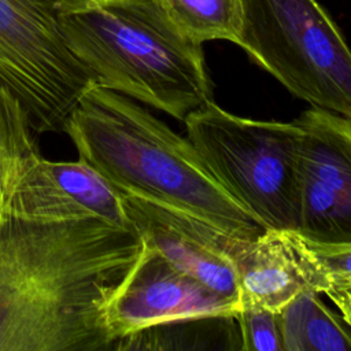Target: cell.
I'll return each mask as SVG.
<instances>
[{
    "instance_id": "obj_1",
    "label": "cell",
    "mask_w": 351,
    "mask_h": 351,
    "mask_svg": "<svg viewBox=\"0 0 351 351\" xmlns=\"http://www.w3.org/2000/svg\"><path fill=\"white\" fill-rule=\"evenodd\" d=\"M143 240L89 218L0 222V351L111 348L106 308Z\"/></svg>"
},
{
    "instance_id": "obj_2",
    "label": "cell",
    "mask_w": 351,
    "mask_h": 351,
    "mask_svg": "<svg viewBox=\"0 0 351 351\" xmlns=\"http://www.w3.org/2000/svg\"><path fill=\"white\" fill-rule=\"evenodd\" d=\"M63 132L117 191L184 210L237 237L262 228L214 178L186 137L138 101L93 82Z\"/></svg>"
},
{
    "instance_id": "obj_3",
    "label": "cell",
    "mask_w": 351,
    "mask_h": 351,
    "mask_svg": "<svg viewBox=\"0 0 351 351\" xmlns=\"http://www.w3.org/2000/svg\"><path fill=\"white\" fill-rule=\"evenodd\" d=\"M56 19L99 85L180 121L211 99L202 44L160 0H59Z\"/></svg>"
},
{
    "instance_id": "obj_4",
    "label": "cell",
    "mask_w": 351,
    "mask_h": 351,
    "mask_svg": "<svg viewBox=\"0 0 351 351\" xmlns=\"http://www.w3.org/2000/svg\"><path fill=\"white\" fill-rule=\"evenodd\" d=\"M219 185L265 229H298L302 129L234 115L211 99L184 119Z\"/></svg>"
},
{
    "instance_id": "obj_5",
    "label": "cell",
    "mask_w": 351,
    "mask_h": 351,
    "mask_svg": "<svg viewBox=\"0 0 351 351\" xmlns=\"http://www.w3.org/2000/svg\"><path fill=\"white\" fill-rule=\"evenodd\" d=\"M236 45L296 97L351 119V48L315 0H243Z\"/></svg>"
},
{
    "instance_id": "obj_6",
    "label": "cell",
    "mask_w": 351,
    "mask_h": 351,
    "mask_svg": "<svg viewBox=\"0 0 351 351\" xmlns=\"http://www.w3.org/2000/svg\"><path fill=\"white\" fill-rule=\"evenodd\" d=\"M59 0H0V82L26 108L37 134L63 132L95 82L56 19Z\"/></svg>"
},
{
    "instance_id": "obj_7",
    "label": "cell",
    "mask_w": 351,
    "mask_h": 351,
    "mask_svg": "<svg viewBox=\"0 0 351 351\" xmlns=\"http://www.w3.org/2000/svg\"><path fill=\"white\" fill-rule=\"evenodd\" d=\"M237 300L226 298L173 266L143 241L141 251L112 292L106 322L111 348L144 330L233 318Z\"/></svg>"
},
{
    "instance_id": "obj_8",
    "label": "cell",
    "mask_w": 351,
    "mask_h": 351,
    "mask_svg": "<svg viewBox=\"0 0 351 351\" xmlns=\"http://www.w3.org/2000/svg\"><path fill=\"white\" fill-rule=\"evenodd\" d=\"M302 129L296 232L315 244L351 243V119L310 107Z\"/></svg>"
},
{
    "instance_id": "obj_9",
    "label": "cell",
    "mask_w": 351,
    "mask_h": 351,
    "mask_svg": "<svg viewBox=\"0 0 351 351\" xmlns=\"http://www.w3.org/2000/svg\"><path fill=\"white\" fill-rule=\"evenodd\" d=\"M237 278V310L280 313L306 291L329 295L330 277L310 243L291 229H263L251 239L233 237L229 245Z\"/></svg>"
},
{
    "instance_id": "obj_10",
    "label": "cell",
    "mask_w": 351,
    "mask_h": 351,
    "mask_svg": "<svg viewBox=\"0 0 351 351\" xmlns=\"http://www.w3.org/2000/svg\"><path fill=\"white\" fill-rule=\"evenodd\" d=\"M119 193L132 226L147 245L202 284L237 300L236 270L229 255L237 236L184 210Z\"/></svg>"
},
{
    "instance_id": "obj_11",
    "label": "cell",
    "mask_w": 351,
    "mask_h": 351,
    "mask_svg": "<svg viewBox=\"0 0 351 351\" xmlns=\"http://www.w3.org/2000/svg\"><path fill=\"white\" fill-rule=\"evenodd\" d=\"M36 222H67L97 218L133 228L121 193L82 162H53L40 156L19 178L3 218Z\"/></svg>"
},
{
    "instance_id": "obj_12",
    "label": "cell",
    "mask_w": 351,
    "mask_h": 351,
    "mask_svg": "<svg viewBox=\"0 0 351 351\" xmlns=\"http://www.w3.org/2000/svg\"><path fill=\"white\" fill-rule=\"evenodd\" d=\"M282 351H351V324L306 291L280 311Z\"/></svg>"
},
{
    "instance_id": "obj_13",
    "label": "cell",
    "mask_w": 351,
    "mask_h": 351,
    "mask_svg": "<svg viewBox=\"0 0 351 351\" xmlns=\"http://www.w3.org/2000/svg\"><path fill=\"white\" fill-rule=\"evenodd\" d=\"M36 134L21 100L0 82V222L16 182L41 156Z\"/></svg>"
},
{
    "instance_id": "obj_14",
    "label": "cell",
    "mask_w": 351,
    "mask_h": 351,
    "mask_svg": "<svg viewBox=\"0 0 351 351\" xmlns=\"http://www.w3.org/2000/svg\"><path fill=\"white\" fill-rule=\"evenodd\" d=\"M176 26L203 44L225 40L237 44L243 25V0H160Z\"/></svg>"
},
{
    "instance_id": "obj_15",
    "label": "cell",
    "mask_w": 351,
    "mask_h": 351,
    "mask_svg": "<svg viewBox=\"0 0 351 351\" xmlns=\"http://www.w3.org/2000/svg\"><path fill=\"white\" fill-rule=\"evenodd\" d=\"M244 351H282L280 313L245 307L234 313Z\"/></svg>"
},
{
    "instance_id": "obj_16",
    "label": "cell",
    "mask_w": 351,
    "mask_h": 351,
    "mask_svg": "<svg viewBox=\"0 0 351 351\" xmlns=\"http://www.w3.org/2000/svg\"><path fill=\"white\" fill-rule=\"evenodd\" d=\"M310 243V241H308ZM319 261L325 266L330 281L332 292H351V243L348 244H315L310 243Z\"/></svg>"
}]
</instances>
